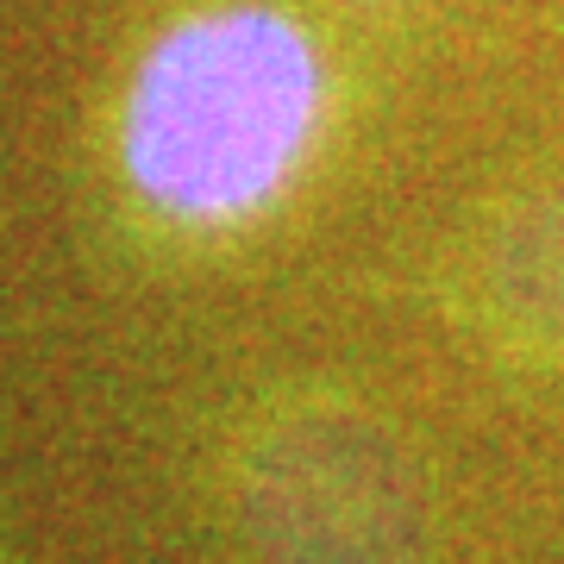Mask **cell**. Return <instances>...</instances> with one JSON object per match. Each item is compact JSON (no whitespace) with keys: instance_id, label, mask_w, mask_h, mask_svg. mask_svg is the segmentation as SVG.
Instances as JSON below:
<instances>
[{"instance_id":"obj_2","label":"cell","mask_w":564,"mask_h":564,"mask_svg":"<svg viewBox=\"0 0 564 564\" xmlns=\"http://www.w3.org/2000/svg\"><path fill=\"white\" fill-rule=\"evenodd\" d=\"M232 496L263 564H426L421 458L370 408L302 402L270 414L245 445Z\"/></svg>"},{"instance_id":"obj_3","label":"cell","mask_w":564,"mask_h":564,"mask_svg":"<svg viewBox=\"0 0 564 564\" xmlns=\"http://www.w3.org/2000/svg\"><path fill=\"white\" fill-rule=\"evenodd\" d=\"M477 302L514 345L564 351V188L496 220L477 251Z\"/></svg>"},{"instance_id":"obj_1","label":"cell","mask_w":564,"mask_h":564,"mask_svg":"<svg viewBox=\"0 0 564 564\" xmlns=\"http://www.w3.org/2000/svg\"><path fill=\"white\" fill-rule=\"evenodd\" d=\"M321 120V57L276 7H220L170 25L126 95V176L176 220H232L270 202Z\"/></svg>"}]
</instances>
